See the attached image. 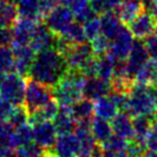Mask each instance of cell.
I'll return each mask as SVG.
<instances>
[{
    "instance_id": "obj_1",
    "label": "cell",
    "mask_w": 157,
    "mask_h": 157,
    "mask_svg": "<svg viewBox=\"0 0 157 157\" xmlns=\"http://www.w3.org/2000/svg\"><path fill=\"white\" fill-rule=\"evenodd\" d=\"M68 70L64 56L55 48H48L36 54L28 77L54 87Z\"/></svg>"
},
{
    "instance_id": "obj_2",
    "label": "cell",
    "mask_w": 157,
    "mask_h": 157,
    "mask_svg": "<svg viewBox=\"0 0 157 157\" xmlns=\"http://www.w3.org/2000/svg\"><path fill=\"white\" fill-rule=\"evenodd\" d=\"M123 110L131 117H154L157 111V85L133 83L126 93Z\"/></svg>"
},
{
    "instance_id": "obj_3",
    "label": "cell",
    "mask_w": 157,
    "mask_h": 157,
    "mask_svg": "<svg viewBox=\"0 0 157 157\" xmlns=\"http://www.w3.org/2000/svg\"><path fill=\"white\" fill-rule=\"evenodd\" d=\"M86 77L82 71L68 70L53 88V96L59 105H72L84 98V84Z\"/></svg>"
},
{
    "instance_id": "obj_4",
    "label": "cell",
    "mask_w": 157,
    "mask_h": 157,
    "mask_svg": "<svg viewBox=\"0 0 157 157\" xmlns=\"http://www.w3.org/2000/svg\"><path fill=\"white\" fill-rule=\"evenodd\" d=\"M54 99L53 88L37 82L32 78L25 80V92H24V102L23 105L30 115L35 110L46 105L47 102Z\"/></svg>"
},
{
    "instance_id": "obj_5",
    "label": "cell",
    "mask_w": 157,
    "mask_h": 157,
    "mask_svg": "<svg viewBox=\"0 0 157 157\" xmlns=\"http://www.w3.org/2000/svg\"><path fill=\"white\" fill-rule=\"evenodd\" d=\"M25 79L16 72H8L0 84V96L13 105H22L24 102Z\"/></svg>"
},
{
    "instance_id": "obj_6",
    "label": "cell",
    "mask_w": 157,
    "mask_h": 157,
    "mask_svg": "<svg viewBox=\"0 0 157 157\" xmlns=\"http://www.w3.org/2000/svg\"><path fill=\"white\" fill-rule=\"evenodd\" d=\"M62 55L66 59L68 68L70 70H78V71H83L84 68L95 56L91 44H88L87 41L82 44L70 45Z\"/></svg>"
},
{
    "instance_id": "obj_7",
    "label": "cell",
    "mask_w": 157,
    "mask_h": 157,
    "mask_svg": "<svg viewBox=\"0 0 157 157\" xmlns=\"http://www.w3.org/2000/svg\"><path fill=\"white\" fill-rule=\"evenodd\" d=\"M45 24L55 35H60L75 21V15L68 5L57 4L45 16Z\"/></svg>"
},
{
    "instance_id": "obj_8",
    "label": "cell",
    "mask_w": 157,
    "mask_h": 157,
    "mask_svg": "<svg viewBox=\"0 0 157 157\" xmlns=\"http://www.w3.org/2000/svg\"><path fill=\"white\" fill-rule=\"evenodd\" d=\"M32 125V139L33 142L46 150L49 156V151L55 144L57 132L52 121H41L31 124Z\"/></svg>"
},
{
    "instance_id": "obj_9",
    "label": "cell",
    "mask_w": 157,
    "mask_h": 157,
    "mask_svg": "<svg viewBox=\"0 0 157 157\" xmlns=\"http://www.w3.org/2000/svg\"><path fill=\"white\" fill-rule=\"evenodd\" d=\"M134 43V37L125 24H123L116 36L110 40L108 54H110L116 60H125L131 51L132 45Z\"/></svg>"
},
{
    "instance_id": "obj_10",
    "label": "cell",
    "mask_w": 157,
    "mask_h": 157,
    "mask_svg": "<svg viewBox=\"0 0 157 157\" xmlns=\"http://www.w3.org/2000/svg\"><path fill=\"white\" fill-rule=\"evenodd\" d=\"M149 59V54L144 43L141 39L134 40L131 51L128 53L125 61V75L130 80L133 82V77L141 66Z\"/></svg>"
},
{
    "instance_id": "obj_11",
    "label": "cell",
    "mask_w": 157,
    "mask_h": 157,
    "mask_svg": "<svg viewBox=\"0 0 157 157\" xmlns=\"http://www.w3.org/2000/svg\"><path fill=\"white\" fill-rule=\"evenodd\" d=\"M128 30L131 31L134 38L144 40L150 35L156 32L157 21L151 14L147 10H142L136 17L127 24Z\"/></svg>"
},
{
    "instance_id": "obj_12",
    "label": "cell",
    "mask_w": 157,
    "mask_h": 157,
    "mask_svg": "<svg viewBox=\"0 0 157 157\" xmlns=\"http://www.w3.org/2000/svg\"><path fill=\"white\" fill-rule=\"evenodd\" d=\"M80 144L76 133L68 132L59 134L55 140V144L49 151V156H79Z\"/></svg>"
},
{
    "instance_id": "obj_13",
    "label": "cell",
    "mask_w": 157,
    "mask_h": 157,
    "mask_svg": "<svg viewBox=\"0 0 157 157\" xmlns=\"http://www.w3.org/2000/svg\"><path fill=\"white\" fill-rule=\"evenodd\" d=\"M38 23H39L38 21H35L32 18L18 16L17 20L12 26V31H13V43L12 44L13 46L29 45L32 33Z\"/></svg>"
},
{
    "instance_id": "obj_14",
    "label": "cell",
    "mask_w": 157,
    "mask_h": 157,
    "mask_svg": "<svg viewBox=\"0 0 157 157\" xmlns=\"http://www.w3.org/2000/svg\"><path fill=\"white\" fill-rule=\"evenodd\" d=\"M56 38L57 36L53 33L45 23L39 22L32 33L29 45L36 53H38L48 48H54Z\"/></svg>"
},
{
    "instance_id": "obj_15",
    "label": "cell",
    "mask_w": 157,
    "mask_h": 157,
    "mask_svg": "<svg viewBox=\"0 0 157 157\" xmlns=\"http://www.w3.org/2000/svg\"><path fill=\"white\" fill-rule=\"evenodd\" d=\"M12 49L14 54V71L22 77H28L30 67L37 53L30 47V45L13 46Z\"/></svg>"
},
{
    "instance_id": "obj_16",
    "label": "cell",
    "mask_w": 157,
    "mask_h": 157,
    "mask_svg": "<svg viewBox=\"0 0 157 157\" xmlns=\"http://www.w3.org/2000/svg\"><path fill=\"white\" fill-rule=\"evenodd\" d=\"M111 92V83L99 77H86L84 84V98L95 101Z\"/></svg>"
},
{
    "instance_id": "obj_17",
    "label": "cell",
    "mask_w": 157,
    "mask_h": 157,
    "mask_svg": "<svg viewBox=\"0 0 157 157\" xmlns=\"http://www.w3.org/2000/svg\"><path fill=\"white\" fill-rule=\"evenodd\" d=\"M53 124L55 126L57 134L75 131L77 126V121L71 111V105H60L59 111L53 118Z\"/></svg>"
},
{
    "instance_id": "obj_18",
    "label": "cell",
    "mask_w": 157,
    "mask_h": 157,
    "mask_svg": "<svg viewBox=\"0 0 157 157\" xmlns=\"http://www.w3.org/2000/svg\"><path fill=\"white\" fill-rule=\"evenodd\" d=\"M128 141L130 140L113 133L105 142L99 144L101 149V155H105V156H126Z\"/></svg>"
},
{
    "instance_id": "obj_19",
    "label": "cell",
    "mask_w": 157,
    "mask_h": 157,
    "mask_svg": "<svg viewBox=\"0 0 157 157\" xmlns=\"http://www.w3.org/2000/svg\"><path fill=\"white\" fill-rule=\"evenodd\" d=\"M144 10L142 0H123L117 6V15L121 22L127 25Z\"/></svg>"
},
{
    "instance_id": "obj_20",
    "label": "cell",
    "mask_w": 157,
    "mask_h": 157,
    "mask_svg": "<svg viewBox=\"0 0 157 157\" xmlns=\"http://www.w3.org/2000/svg\"><path fill=\"white\" fill-rule=\"evenodd\" d=\"M116 63H117V60L108 53L100 56H95V64H94L95 77L111 82V79L115 76Z\"/></svg>"
},
{
    "instance_id": "obj_21",
    "label": "cell",
    "mask_w": 157,
    "mask_h": 157,
    "mask_svg": "<svg viewBox=\"0 0 157 157\" xmlns=\"http://www.w3.org/2000/svg\"><path fill=\"white\" fill-rule=\"evenodd\" d=\"M113 132L115 134H118L125 138L127 140H132L134 136V131H133V121L132 117L126 113L125 111L118 113L115 117L110 121Z\"/></svg>"
},
{
    "instance_id": "obj_22",
    "label": "cell",
    "mask_w": 157,
    "mask_h": 157,
    "mask_svg": "<svg viewBox=\"0 0 157 157\" xmlns=\"http://www.w3.org/2000/svg\"><path fill=\"white\" fill-rule=\"evenodd\" d=\"M100 22L101 33L105 36L109 40L113 39L123 25V23L121 22V20L118 17L117 13L113 9L107 10V12L101 14Z\"/></svg>"
},
{
    "instance_id": "obj_23",
    "label": "cell",
    "mask_w": 157,
    "mask_h": 157,
    "mask_svg": "<svg viewBox=\"0 0 157 157\" xmlns=\"http://www.w3.org/2000/svg\"><path fill=\"white\" fill-rule=\"evenodd\" d=\"M133 83L144 85H157V61L147 60L133 77Z\"/></svg>"
},
{
    "instance_id": "obj_24",
    "label": "cell",
    "mask_w": 157,
    "mask_h": 157,
    "mask_svg": "<svg viewBox=\"0 0 157 157\" xmlns=\"http://www.w3.org/2000/svg\"><path fill=\"white\" fill-rule=\"evenodd\" d=\"M90 128L98 144H101L113 134V127L110 124V121H107L105 118L93 116L90 121Z\"/></svg>"
},
{
    "instance_id": "obj_25",
    "label": "cell",
    "mask_w": 157,
    "mask_h": 157,
    "mask_svg": "<svg viewBox=\"0 0 157 157\" xmlns=\"http://www.w3.org/2000/svg\"><path fill=\"white\" fill-rule=\"evenodd\" d=\"M94 102V115L98 117L105 118L107 121H111L118 113V107L110 95L102 96Z\"/></svg>"
},
{
    "instance_id": "obj_26",
    "label": "cell",
    "mask_w": 157,
    "mask_h": 157,
    "mask_svg": "<svg viewBox=\"0 0 157 157\" xmlns=\"http://www.w3.org/2000/svg\"><path fill=\"white\" fill-rule=\"evenodd\" d=\"M71 111L77 123H90L94 116V102L83 98L71 105Z\"/></svg>"
},
{
    "instance_id": "obj_27",
    "label": "cell",
    "mask_w": 157,
    "mask_h": 157,
    "mask_svg": "<svg viewBox=\"0 0 157 157\" xmlns=\"http://www.w3.org/2000/svg\"><path fill=\"white\" fill-rule=\"evenodd\" d=\"M57 36H59L62 40H64L66 43L71 44V45L82 44V43L87 41L86 36H85V32H84L83 24L79 23L78 21H76V20H75L74 22L71 23L62 33H60V35H57Z\"/></svg>"
},
{
    "instance_id": "obj_28",
    "label": "cell",
    "mask_w": 157,
    "mask_h": 157,
    "mask_svg": "<svg viewBox=\"0 0 157 157\" xmlns=\"http://www.w3.org/2000/svg\"><path fill=\"white\" fill-rule=\"evenodd\" d=\"M59 103L55 99L51 100L46 105H41L40 108L35 110L32 113L29 115V123L33 124L41 121H53V118L55 117V115L59 111Z\"/></svg>"
},
{
    "instance_id": "obj_29",
    "label": "cell",
    "mask_w": 157,
    "mask_h": 157,
    "mask_svg": "<svg viewBox=\"0 0 157 157\" xmlns=\"http://www.w3.org/2000/svg\"><path fill=\"white\" fill-rule=\"evenodd\" d=\"M39 2L40 0H18L16 5L18 16L41 22L43 17L39 12Z\"/></svg>"
},
{
    "instance_id": "obj_30",
    "label": "cell",
    "mask_w": 157,
    "mask_h": 157,
    "mask_svg": "<svg viewBox=\"0 0 157 157\" xmlns=\"http://www.w3.org/2000/svg\"><path fill=\"white\" fill-rule=\"evenodd\" d=\"M154 117H147V116H136L133 117V131H134V141L139 142L140 144L144 146L146 135L149 131V127L151 125V121Z\"/></svg>"
},
{
    "instance_id": "obj_31",
    "label": "cell",
    "mask_w": 157,
    "mask_h": 157,
    "mask_svg": "<svg viewBox=\"0 0 157 157\" xmlns=\"http://www.w3.org/2000/svg\"><path fill=\"white\" fill-rule=\"evenodd\" d=\"M18 17L16 5L7 0H0V24L12 28Z\"/></svg>"
},
{
    "instance_id": "obj_32",
    "label": "cell",
    "mask_w": 157,
    "mask_h": 157,
    "mask_svg": "<svg viewBox=\"0 0 157 157\" xmlns=\"http://www.w3.org/2000/svg\"><path fill=\"white\" fill-rule=\"evenodd\" d=\"M14 130H15V127L8 121L0 119V144L15 150L16 144H15Z\"/></svg>"
},
{
    "instance_id": "obj_33",
    "label": "cell",
    "mask_w": 157,
    "mask_h": 157,
    "mask_svg": "<svg viewBox=\"0 0 157 157\" xmlns=\"http://www.w3.org/2000/svg\"><path fill=\"white\" fill-rule=\"evenodd\" d=\"M144 155L157 156V119L151 121V125L144 140Z\"/></svg>"
},
{
    "instance_id": "obj_34",
    "label": "cell",
    "mask_w": 157,
    "mask_h": 157,
    "mask_svg": "<svg viewBox=\"0 0 157 157\" xmlns=\"http://www.w3.org/2000/svg\"><path fill=\"white\" fill-rule=\"evenodd\" d=\"M14 135H15V144L16 148L28 144L32 142V125L28 122L25 124H22L20 126H16L14 130ZM15 148V149H16Z\"/></svg>"
},
{
    "instance_id": "obj_35",
    "label": "cell",
    "mask_w": 157,
    "mask_h": 157,
    "mask_svg": "<svg viewBox=\"0 0 157 157\" xmlns=\"http://www.w3.org/2000/svg\"><path fill=\"white\" fill-rule=\"evenodd\" d=\"M14 71V54L9 46H0V74Z\"/></svg>"
},
{
    "instance_id": "obj_36",
    "label": "cell",
    "mask_w": 157,
    "mask_h": 157,
    "mask_svg": "<svg viewBox=\"0 0 157 157\" xmlns=\"http://www.w3.org/2000/svg\"><path fill=\"white\" fill-rule=\"evenodd\" d=\"M14 155L16 156H23V157H32V156H45L47 155L46 150L39 147L37 144H35L33 141L28 144L17 147L14 150Z\"/></svg>"
},
{
    "instance_id": "obj_37",
    "label": "cell",
    "mask_w": 157,
    "mask_h": 157,
    "mask_svg": "<svg viewBox=\"0 0 157 157\" xmlns=\"http://www.w3.org/2000/svg\"><path fill=\"white\" fill-rule=\"evenodd\" d=\"M14 127L20 126L22 124L29 122V113L24 108V105H15L14 107L12 113L9 115L8 119H7Z\"/></svg>"
},
{
    "instance_id": "obj_38",
    "label": "cell",
    "mask_w": 157,
    "mask_h": 157,
    "mask_svg": "<svg viewBox=\"0 0 157 157\" xmlns=\"http://www.w3.org/2000/svg\"><path fill=\"white\" fill-rule=\"evenodd\" d=\"M84 32L86 36V39L91 41L93 38H95L96 36L101 33V22L100 18L94 16V17L90 18L88 21L83 23Z\"/></svg>"
},
{
    "instance_id": "obj_39",
    "label": "cell",
    "mask_w": 157,
    "mask_h": 157,
    "mask_svg": "<svg viewBox=\"0 0 157 157\" xmlns=\"http://www.w3.org/2000/svg\"><path fill=\"white\" fill-rule=\"evenodd\" d=\"M90 44H91L92 49H93V52L95 54V56H100V55H103V54L108 53L110 40L105 36L100 33L99 36H96L95 38H93L90 41Z\"/></svg>"
},
{
    "instance_id": "obj_40",
    "label": "cell",
    "mask_w": 157,
    "mask_h": 157,
    "mask_svg": "<svg viewBox=\"0 0 157 157\" xmlns=\"http://www.w3.org/2000/svg\"><path fill=\"white\" fill-rule=\"evenodd\" d=\"M144 46L147 48L149 57L157 61V33H153L144 39Z\"/></svg>"
},
{
    "instance_id": "obj_41",
    "label": "cell",
    "mask_w": 157,
    "mask_h": 157,
    "mask_svg": "<svg viewBox=\"0 0 157 157\" xmlns=\"http://www.w3.org/2000/svg\"><path fill=\"white\" fill-rule=\"evenodd\" d=\"M13 43L12 28L0 24V46H9Z\"/></svg>"
},
{
    "instance_id": "obj_42",
    "label": "cell",
    "mask_w": 157,
    "mask_h": 157,
    "mask_svg": "<svg viewBox=\"0 0 157 157\" xmlns=\"http://www.w3.org/2000/svg\"><path fill=\"white\" fill-rule=\"evenodd\" d=\"M14 107L12 103L7 102L6 100H4L1 96H0V119H8L9 115L12 113Z\"/></svg>"
},
{
    "instance_id": "obj_43",
    "label": "cell",
    "mask_w": 157,
    "mask_h": 157,
    "mask_svg": "<svg viewBox=\"0 0 157 157\" xmlns=\"http://www.w3.org/2000/svg\"><path fill=\"white\" fill-rule=\"evenodd\" d=\"M142 4L144 10L149 12L157 21V0H142Z\"/></svg>"
},
{
    "instance_id": "obj_44",
    "label": "cell",
    "mask_w": 157,
    "mask_h": 157,
    "mask_svg": "<svg viewBox=\"0 0 157 157\" xmlns=\"http://www.w3.org/2000/svg\"><path fill=\"white\" fill-rule=\"evenodd\" d=\"M10 155H14V149L0 144V156H10Z\"/></svg>"
},
{
    "instance_id": "obj_45",
    "label": "cell",
    "mask_w": 157,
    "mask_h": 157,
    "mask_svg": "<svg viewBox=\"0 0 157 157\" xmlns=\"http://www.w3.org/2000/svg\"><path fill=\"white\" fill-rule=\"evenodd\" d=\"M71 1V0H56L57 4H64V5H68Z\"/></svg>"
},
{
    "instance_id": "obj_46",
    "label": "cell",
    "mask_w": 157,
    "mask_h": 157,
    "mask_svg": "<svg viewBox=\"0 0 157 157\" xmlns=\"http://www.w3.org/2000/svg\"><path fill=\"white\" fill-rule=\"evenodd\" d=\"M156 33H157V29H156Z\"/></svg>"
},
{
    "instance_id": "obj_47",
    "label": "cell",
    "mask_w": 157,
    "mask_h": 157,
    "mask_svg": "<svg viewBox=\"0 0 157 157\" xmlns=\"http://www.w3.org/2000/svg\"><path fill=\"white\" fill-rule=\"evenodd\" d=\"M156 115H157V111H156Z\"/></svg>"
}]
</instances>
